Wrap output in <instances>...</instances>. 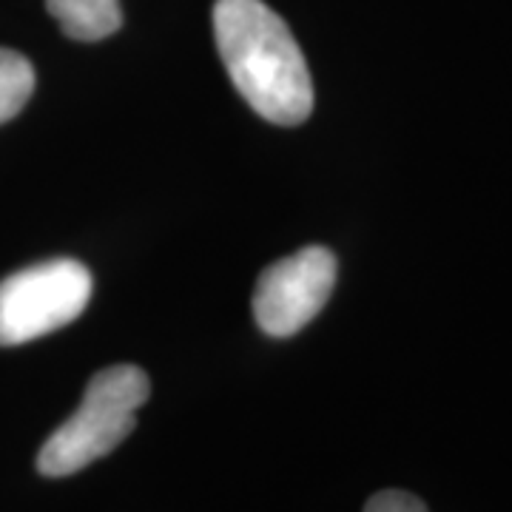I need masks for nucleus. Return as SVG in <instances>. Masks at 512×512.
<instances>
[{
	"mask_svg": "<svg viewBox=\"0 0 512 512\" xmlns=\"http://www.w3.org/2000/svg\"><path fill=\"white\" fill-rule=\"evenodd\" d=\"M214 37L231 83L268 123L299 126L313 111V83L288 23L262 0H217Z\"/></svg>",
	"mask_w": 512,
	"mask_h": 512,
	"instance_id": "nucleus-1",
	"label": "nucleus"
},
{
	"mask_svg": "<svg viewBox=\"0 0 512 512\" xmlns=\"http://www.w3.org/2000/svg\"><path fill=\"white\" fill-rule=\"evenodd\" d=\"M148 393L151 384L140 367L114 365L94 373L80 407L40 447V476H74L117 450L134 430L137 410L148 402Z\"/></svg>",
	"mask_w": 512,
	"mask_h": 512,
	"instance_id": "nucleus-2",
	"label": "nucleus"
},
{
	"mask_svg": "<svg viewBox=\"0 0 512 512\" xmlns=\"http://www.w3.org/2000/svg\"><path fill=\"white\" fill-rule=\"evenodd\" d=\"M92 274L77 259H52L0 282V348L35 342L86 311Z\"/></svg>",
	"mask_w": 512,
	"mask_h": 512,
	"instance_id": "nucleus-3",
	"label": "nucleus"
},
{
	"mask_svg": "<svg viewBox=\"0 0 512 512\" xmlns=\"http://www.w3.org/2000/svg\"><path fill=\"white\" fill-rule=\"evenodd\" d=\"M336 282V256L322 245L302 248L265 268L254 291L256 325L268 336H293L325 308Z\"/></svg>",
	"mask_w": 512,
	"mask_h": 512,
	"instance_id": "nucleus-4",
	"label": "nucleus"
},
{
	"mask_svg": "<svg viewBox=\"0 0 512 512\" xmlns=\"http://www.w3.org/2000/svg\"><path fill=\"white\" fill-rule=\"evenodd\" d=\"M46 9L63 35L80 43L103 40L123 26L120 0H46Z\"/></svg>",
	"mask_w": 512,
	"mask_h": 512,
	"instance_id": "nucleus-5",
	"label": "nucleus"
},
{
	"mask_svg": "<svg viewBox=\"0 0 512 512\" xmlns=\"http://www.w3.org/2000/svg\"><path fill=\"white\" fill-rule=\"evenodd\" d=\"M35 92V66L15 49L0 46V126L18 117Z\"/></svg>",
	"mask_w": 512,
	"mask_h": 512,
	"instance_id": "nucleus-6",
	"label": "nucleus"
},
{
	"mask_svg": "<svg viewBox=\"0 0 512 512\" xmlns=\"http://www.w3.org/2000/svg\"><path fill=\"white\" fill-rule=\"evenodd\" d=\"M365 512H427V504L404 490H382L367 501Z\"/></svg>",
	"mask_w": 512,
	"mask_h": 512,
	"instance_id": "nucleus-7",
	"label": "nucleus"
}]
</instances>
